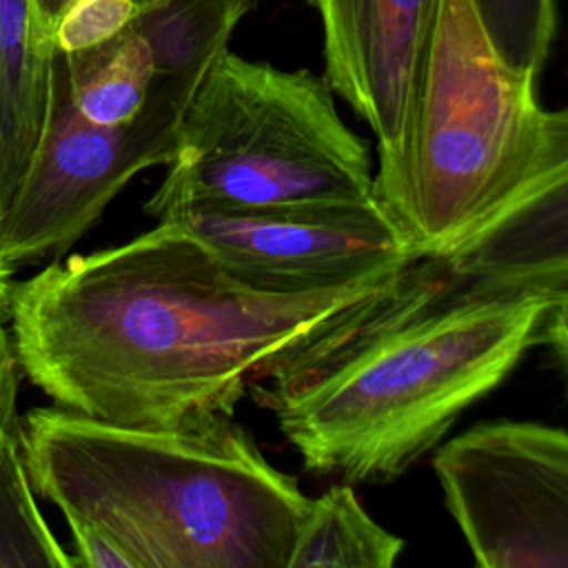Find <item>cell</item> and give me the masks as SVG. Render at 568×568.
<instances>
[{"instance_id": "6", "label": "cell", "mask_w": 568, "mask_h": 568, "mask_svg": "<svg viewBox=\"0 0 568 568\" xmlns=\"http://www.w3.org/2000/svg\"><path fill=\"white\" fill-rule=\"evenodd\" d=\"M191 100L193 95L155 80L133 122L93 124L75 109L64 58L58 53L51 122L0 226V257L13 266L60 253L82 237L133 175L171 162Z\"/></svg>"}, {"instance_id": "1", "label": "cell", "mask_w": 568, "mask_h": 568, "mask_svg": "<svg viewBox=\"0 0 568 568\" xmlns=\"http://www.w3.org/2000/svg\"><path fill=\"white\" fill-rule=\"evenodd\" d=\"M404 273L273 293L240 280L175 222L158 220L129 242L69 255L16 284L11 344L33 386L93 419L162 426L200 413L233 415L260 375Z\"/></svg>"}, {"instance_id": "15", "label": "cell", "mask_w": 568, "mask_h": 568, "mask_svg": "<svg viewBox=\"0 0 568 568\" xmlns=\"http://www.w3.org/2000/svg\"><path fill=\"white\" fill-rule=\"evenodd\" d=\"M0 566L73 568L40 515L18 435L0 450Z\"/></svg>"}, {"instance_id": "14", "label": "cell", "mask_w": 568, "mask_h": 568, "mask_svg": "<svg viewBox=\"0 0 568 568\" xmlns=\"http://www.w3.org/2000/svg\"><path fill=\"white\" fill-rule=\"evenodd\" d=\"M62 58L71 100L82 118L120 126L140 115L155 82V64L146 40L131 24L98 47Z\"/></svg>"}, {"instance_id": "13", "label": "cell", "mask_w": 568, "mask_h": 568, "mask_svg": "<svg viewBox=\"0 0 568 568\" xmlns=\"http://www.w3.org/2000/svg\"><path fill=\"white\" fill-rule=\"evenodd\" d=\"M402 550L404 539L366 513L353 484L335 481L308 499L288 568H390Z\"/></svg>"}, {"instance_id": "3", "label": "cell", "mask_w": 568, "mask_h": 568, "mask_svg": "<svg viewBox=\"0 0 568 568\" xmlns=\"http://www.w3.org/2000/svg\"><path fill=\"white\" fill-rule=\"evenodd\" d=\"M18 439L73 568H288L311 497L231 413L131 426L33 408Z\"/></svg>"}, {"instance_id": "19", "label": "cell", "mask_w": 568, "mask_h": 568, "mask_svg": "<svg viewBox=\"0 0 568 568\" xmlns=\"http://www.w3.org/2000/svg\"><path fill=\"white\" fill-rule=\"evenodd\" d=\"M546 295L550 297V304L541 322L539 339L550 346L561 371L568 375V295L550 291H546Z\"/></svg>"}, {"instance_id": "20", "label": "cell", "mask_w": 568, "mask_h": 568, "mask_svg": "<svg viewBox=\"0 0 568 568\" xmlns=\"http://www.w3.org/2000/svg\"><path fill=\"white\" fill-rule=\"evenodd\" d=\"M73 4V0H36V9L40 16L42 27L53 36V29L58 24V20L62 18V13Z\"/></svg>"}, {"instance_id": "22", "label": "cell", "mask_w": 568, "mask_h": 568, "mask_svg": "<svg viewBox=\"0 0 568 568\" xmlns=\"http://www.w3.org/2000/svg\"><path fill=\"white\" fill-rule=\"evenodd\" d=\"M544 291H550V293H559V295H568V282L561 284V286H555V288H544Z\"/></svg>"}, {"instance_id": "7", "label": "cell", "mask_w": 568, "mask_h": 568, "mask_svg": "<svg viewBox=\"0 0 568 568\" xmlns=\"http://www.w3.org/2000/svg\"><path fill=\"white\" fill-rule=\"evenodd\" d=\"M444 504L481 568H568V430L479 424L433 459Z\"/></svg>"}, {"instance_id": "17", "label": "cell", "mask_w": 568, "mask_h": 568, "mask_svg": "<svg viewBox=\"0 0 568 568\" xmlns=\"http://www.w3.org/2000/svg\"><path fill=\"white\" fill-rule=\"evenodd\" d=\"M135 9V0H73L53 29V44L60 53L98 47L126 29Z\"/></svg>"}, {"instance_id": "12", "label": "cell", "mask_w": 568, "mask_h": 568, "mask_svg": "<svg viewBox=\"0 0 568 568\" xmlns=\"http://www.w3.org/2000/svg\"><path fill=\"white\" fill-rule=\"evenodd\" d=\"M257 0H138L131 27L146 40L155 80L195 95Z\"/></svg>"}, {"instance_id": "4", "label": "cell", "mask_w": 568, "mask_h": 568, "mask_svg": "<svg viewBox=\"0 0 568 568\" xmlns=\"http://www.w3.org/2000/svg\"><path fill=\"white\" fill-rule=\"evenodd\" d=\"M377 200L371 151L342 120L324 78L226 49L189 102L166 178L144 211L162 220L184 209L255 211Z\"/></svg>"}, {"instance_id": "5", "label": "cell", "mask_w": 568, "mask_h": 568, "mask_svg": "<svg viewBox=\"0 0 568 568\" xmlns=\"http://www.w3.org/2000/svg\"><path fill=\"white\" fill-rule=\"evenodd\" d=\"M544 109L470 0H435L410 109L404 224L422 257L466 237L524 178Z\"/></svg>"}, {"instance_id": "2", "label": "cell", "mask_w": 568, "mask_h": 568, "mask_svg": "<svg viewBox=\"0 0 568 568\" xmlns=\"http://www.w3.org/2000/svg\"><path fill=\"white\" fill-rule=\"evenodd\" d=\"M544 288L468 291L424 257L248 388L306 470L390 481L435 450L539 342Z\"/></svg>"}, {"instance_id": "9", "label": "cell", "mask_w": 568, "mask_h": 568, "mask_svg": "<svg viewBox=\"0 0 568 568\" xmlns=\"http://www.w3.org/2000/svg\"><path fill=\"white\" fill-rule=\"evenodd\" d=\"M313 4L322 24V78L371 129L377 146V197L404 224L410 109L435 0Z\"/></svg>"}, {"instance_id": "8", "label": "cell", "mask_w": 568, "mask_h": 568, "mask_svg": "<svg viewBox=\"0 0 568 568\" xmlns=\"http://www.w3.org/2000/svg\"><path fill=\"white\" fill-rule=\"evenodd\" d=\"M171 220L240 280L273 293H317L386 280L424 260L384 206L184 209Z\"/></svg>"}, {"instance_id": "11", "label": "cell", "mask_w": 568, "mask_h": 568, "mask_svg": "<svg viewBox=\"0 0 568 568\" xmlns=\"http://www.w3.org/2000/svg\"><path fill=\"white\" fill-rule=\"evenodd\" d=\"M58 53L36 0H0V226L47 135Z\"/></svg>"}, {"instance_id": "18", "label": "cell", "mask_w": 568, "mask_h": 568, "mask_svg": "<svg viewBox=\"0 0 568 568\" xmlns=\"http://www.w3.org/2000/svg\"><path fill=\"white\" fill-rule=\"evenodd\" d=\"M18 357L0 322V450L18 435Z\"/></svg>"}, {"instance_id": "16", "label": "cell", "mask_w": 568, "mask_h": 568, "mask_svg": "<svg viewBox=\"0 0 568 568\" xmlns=\"http://www.w3.org/2000/svg\"><path fill=\"white\" fill-rule=\"evenodd\" d=\"M497 55L513 69H544L557 31V0H470Z\"/></svg>"}, {"instance_id": "10", "label": "cell", "mask_w": 568, "mask_h": 568, "mask_svg": "<svg viewBox=\"0 0 568 568\" xmlns=\"http://www.w3.org/2000/svg\"><path fill=\"white\" fill-rule=\"evenodd\" d=\"M430 260L468 291L568 282V106L544 111L539 144L519 184L466 237Z\"/></svg>"}, {"instance_id": "23", "label": "cell", "mask_w": 568, "mask_h": 568, "mask_svg": "<svg viewBox=\"0 0 568 568\" xmlns=\"http://www.w3.org/2000/svg\"><path fill=\"white\" fill-rule=\"evenodd\" d=\"M135 2H138V0H135Z\"/></svg>"}, {"instance_id": "21", "label": "cell", "mask_w": 568, "mask_h": 568, "mask_svg": "<svg viewBox=\"0 0 568 568\" xmlns=\"http://www.w3.org/2000/svg\"><path fill=\"white\" fill-rule=\"evenodd\" d=\"M11 264H7L0 257V322L4 317V313L9 311V295H11Z\"/></svg>"}]
</instances>
